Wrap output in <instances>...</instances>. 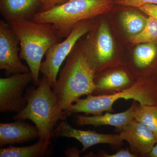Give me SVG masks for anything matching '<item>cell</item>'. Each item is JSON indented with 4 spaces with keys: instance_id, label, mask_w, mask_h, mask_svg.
<instances>
[{
    "instance_id": "obj_1",
    "label": "cell",
    "mask_w": 157,
    "mask_h": 157,
    "mask_svg": "<svg viewBox=\"0 0 157 157\" xmlns=\"http://www.w3.org/2000/svg\"><path fill=\"white\" fill-rule=\"evenodd\" d=\"M78 41L52 89L62 111L67 110L82 96L93 94L95 88V73L86 55L85 43L78 44Z\"/></svg>"
},
{
    "instance_id": "obj_2",
    "label": "cell",
    "mask_w": 157,
    "mask_h": 157,
    "mask_svg": "<svg viewBox=\"0 0 157 157\" xmlns=\"http://www.w3.org/2000/svg\"><path fill=\"white\" fill-rule=\"evenodd\" d=\"M51 88L46 77L42 76L37 88L31 86L26 90V106L12 117L15 121H32L39 131L40 139L50 140L59 121L66 120L67 117L60 109Z\"/></svg>"
},
{
    "instance_id": "obj_3",
    "label": "cell",
    "mask_w": 157,
    "mask_h": 157,
    "mask_svg": "<svg viewBox=\"0 0 157 157\" xmlns=\"http://www.w3.org/2000/svg\"><path fill=\"white\" fill-rule=\"evenodd\" d=\"M19 40V56L26 62L33 75V83L39 85L42 59L54 44L62 41L51 24L31 20L8 22Z\"/></svg>"
},
{
    "instance_id": "obj_4",
    "label": "cell",
    "mask_w": 157,
    "mask_h": 157,
    "mask_svg": "<svg viewBox=\"0 0 157 157\" xmlns=\"http://www.w3.org/2000/svg\"><path fill=\"white\" fill-rule=\"evenodd\" d=\"M114 4V0H69L48 11L38 12L32 20L52 25L62 39L69 36L76 23L107 13Z\"/></svg>"
},
{
    "instance_id": "obj_5",
    "label": "cell",
    "mask_w": 157,
    "mask_h": 157,
    "mask_svg": "<svg viewBox=\"0 0 157 157\" xmlns=\"http://www.w3.org/2000/svg\"><path fill=\"white\" fill-rule=\"evenodd\" d=\"M133 100L140 105L157 106V82L151 80H136L131 87L109 95H88L85 99L79 98L66 111L67 117L83 113L86 115H101L104 112H114L113 105L119 99Z\"/></svg>"
},
{
    "instance_id": "obj_6",
    "label": "cell",
    "mask_w": 157,
    "mask_h": 157,
    "mask_svg": "<svg viewBox=\"0 0 157 157\" xmlns=\"http://www.w3.org/2000/svg\"><path fill=\"white\" fill-rule=\"evenodd\" d=\"M94 24L92 33L85 43V52L90 66L96 74L121 65L114 57L113 40L105 22Z\"/></svg>"
},
{
    "instance_id": "obj_7",
    "label": "cell",
    "mask_w": 157,
    "mask_h": 157,
    "mask_svg": "<svg viewBox=\"0 0 157 157\" xmlns=\"http://www.w3.org/2000/svg\"><path fill=\"white\" fill-rule=\"evenodd\" d=\"M93 19L76 23L65 40L52 45L45 53V60L41 63L40 72L45 76L51 86L56 83L60 67L81 37L89 32L94 25Z\"/></svg>"
},
{
    "instance_id": "obj_8",
    "label": "cell",
    "mask_w": 157,
    "mask_h": 157,
    "mask_svg": "<svg viewBox=\"0 0 157 157\" xmlns=\"http://www.w3.org/2000/svg\"><path fill=\"white\" fill-rule=\"evenodd\" d=\"M31 71L14 73L7 78H0V112L19 113L27 105L23 94L27 86L33 82Z\"/></svg>"
},
{
    "instance_id": "obj_9",
    "label": "cell",
    "mask_w": 157,
    "mask_h": 157,
    "mask_svg": "<svg viewBox=\"0 0 157 157\" xmlns=\"http://www.w3.org/2000/svg\"><path fill=\"white\" fill-rule=\"evenodd\" d=\"M19 43L11 27L6 21L0 20V69L5 70L7 76L30 71L29 67L22 63L17 45Z\"/></svg>"
},
{
    "instance_id": "obj_10",
    "label": "cell",
    "mask_w": 157,
    "mask_h": 157,
    "mask_svg": "<svg viewBox=\"0 0 157 157\" xmlns=\"http://www.w3.org/2000/svg\"><path fill=\"white\" fill-rule=\"evenodd\" d=\"M117 131L122 140L128 142L130 151L137 157H147L157 142L152 132L135 119Z\"/></svg>"
},
{
    "instance_id": "obj_11",
    "label": "cell",
    "mask_w": 157,
    "mask_h": 157,
    "mask_svg": "<svg viewBox=\"0 0 157 157\" xmlns=\"http://www.w3.org/2000/svg\"><path fill=\"white\" fill-rule=\"evenodd\" d=\"M76 139L82 145L81 152H84L90 147L101 144H108L113 146H119L123 140L119 134H101L94 131H83L74 128L66 120L56 128L53 136Z\"/></svg>"
},
{
    "instance_id": "obj_12",
    "label": "cell",
    "mask_w": 157,
    "mask_h": 157,
    "mask_svg": "<svg viewBox=\"0 0 157 157\" xmlns=\"http://www.w3.org/2000/svg\"><path fill=\"white\" fill-rule=\"evenodd\" d=\"M136 80L128 69L121 67L109 69L96 74L94 79L95 88L92 94L103 95L120 92L131 87Z\"/></svg>"
},
{
    "instance_id": "obj_13",
    "label": "cell",
    "mask_w": 157,
    "mask_h": 157,
    "mask_svg": "<svg viewBox=\"0 0 157 157\" xmlns=\"http://www.w3.org/2000/svg\"><path fill=\"white\" fill-rule=\"evenodd\" d=\"M139 103L137 101H132L130 108L124 112L113 113L106 112L104 114L86 116L79 115L76 116V123L78 126L93 125L95 127L101 126H112L116 130L123 128L129 122L134 120V115L135 109Z\"/></svg>"
},
{
    "instance_id": "obj_14",
    "label": "cell",
    "mask_w": 157,
    "mask_h": 157,
    "mask_svg": "<svg viewBox=\"0 0 157 157\" xmlns=\"http://www.w3.org/2000/svg\"><path fill=\"white\" fill-rule=\"evenodd\" d=\"M39 137V132L36 126L17 120L9 123L0 124V147L7 144L25 143Z\"/></svg>"
},
{
    "instance_id": "obj_15",
    "label": "cell",
    "mask_w": 157,
    "mask_h": 157,
    "mask_svg": "<svg viewBox=\"0 0 157 157\" xmlns=\"http://www.w3.org/2000/svg\"><path fill=\"white\" fill-rule=\"evenodd\" d=\"M41 7L39 0H0V13L7 22L31 20Z\"/></svg>"
},
{
    "instance_id": "obj_16",
    "label": "cell",
    "mask_w": 157,
    "mask_h": 157,
    "mask_svg": "<svg viewBox=\"0 0 157 157\" xmlns=\"http://www.w3.org/2000/svg\"><path fill=\"white\" fill-rule=\"evenodd\" d=\"M49 139L39 138L36 143L28 146L14 147L2 148L1 157H41L51 155L52 149Z\"/></svg>"
},
{
    "instance_id": "obj_17",
    "label": "cell",
    "mask_w": 157,
    "mask_h": 157,
    "mask_svg": "<svg viewBox=\"0 0 157 157\" xmlns=\"http://www.w3.org/2000/svg\"><path fill=\"white\" fill-rule=\"evenodd\" d=\"M134 117L135 120L143 124L152 132L157 141V107L139 104Z\"/></svg>"
},
{
    "instance_id": "obj_18",
    "label": "cell",
    "mask_w": 157,
    "mask_h": 157,
    "mask_svg": "<svg viewBox=\"0 0 157 157\" xmlns=\"http://www.w3.org/2000/svg\"><path fill=\"white\" fill-rule=\"evenodd\" d=\"M121 20L124 29L132 36L143 30L147 22L146 18L132 10L124 11L121 15Z\"/></svg>"
},
{
    "instance_id": "obj_19",
    "label": "cell",
    "mask_w": 157,
    "mask_h": 157,
    "mask_svg": "<svg viewBox=\"0 0 157 157\" xmlns=\"http://www.w3.org/2000/svg\"><path fill=\"white\" fill-rule=\"evenodd\" d=\"M130 41L134 45L150 42L157 43V20L149 16L143 30L137 35L132 36Z\"/></svg>"
},
{
    "instance_id": "obj_20",
    "label": "cell",
    "mask_w": 157,
    "mask_h": 157,
    "mask_svg": "<svg viewBox=\"0 0 157 157\" xmlns=\"http://www.w3.org/2000/svg\"><path fill=\"white\" fill-rule=\"evenodd\" d=\"M86 157H137L136 155L130 151L128 147L126 149H122L118 151L113 154H108L104 151H101L98 153L94 154L90 152L86 155Z\"/></svg>"
},
{
    "instance_id": "obj_21",
    "label": "cell",
    "mask_w": 157,
    "mask_h": 157,
    "mask_svg": "<svg viewBox=\"0 0 157 157\" xmlns=\"http://www.w3.org/2000/svg\"><path fill=\"white\" fill-rule=\"evenodd\" d=\"M115 4L128 7L139 8L144 4H157V0H114Z\"/></svg>"
},
{
    "instance_id": "obj_22",
    "label": "cell",
    "mask_w": 157,
    "mask_h": 157,
    "mask_svg": "<svg viewBox=\"0 0 157 157\" xmlns=\"http://www.w3.org/2000/svg\"><path fill=\"white\" fill-rule=\"evenodd\" d=\"M41 7L39 12L48 11L54 6L62 5L69 0H39Z\"/></svg>"
},
{
    "instance_id": "obj_23",
    "label": "cell",
    "mask_w": 157,
    "mask_h": 157,
    "mask_svg": "<svg viewBox=\"0 0 157 157\" xmlns=\"http://www.w3.org/2000/svg\"><path fill=\"white\" fill-rule=\"evenodd\" d=\"M138 8L149 16L157 20V4L148 3L144 4Z\"/></svg>"
},
{
    "instance_id": "obj_24",
    "label": "cell",
    "mask_w": 157,
    "mask_h": 157,
    "mask_svg": "<svg viewBox=\"0 0 157 157\" xmlns=\"http://www.w3.org/2000/svg\"><path fill=\"white\" fill-rule=\"evenodd\" d=\"M81 151L76 147H70L67 149L65 151V155L66 157H78L80 156L79 155Z\"/></svg>"
},
{
    "instance_id": "obj_25",
    "label": "cell",
    "mask_w": 157,
    "mask_h": 157,
    "mask_svg": "<svg viewBox=\"0 0 157 157\" xmlns=\"http://www.w3.org/2000/svg\"><path fill=\"white\" fill-rule=\"evenodd\" d=\"M147 157H157V141Z\"/></svg>"
},
{
    "instance_id": "obj_26",
    "label": "cell",
    "mask_w": 157,
    "mask_h": 157,
    "mask_svg": "<svg viewBox=\"0 0 157 157\" xmlns=\"http://www.w3.org/2000/svg\"></svg>"
}]
</instances>
